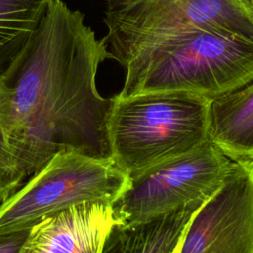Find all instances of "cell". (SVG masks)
<instances>
[{
    "label": "cell",
    "mask_w": 253,
    "mask_h": 253,
    "mask_svg": "<svg viewBox=\"0 0 253 253\" xmlns=\"http://www.w3.org/2000/svg\"><path fill=\"white\" fill-rule=\"evenodd\" d=\"M108 45L62 0H50L29 40L0 76V125L25 178L57 152L113 160V98L96 87Z\"/></svg>",
    "instance_id": "1"
},
{
    "label": "cell",
    "mask_w": 253,
    "mask_h": 253,
    "mask_svg": "<svg viewBox=\"0 0 253 253\" xmlns=\"http://www.w3.org/2000/svg\"><path fill=\"white\" fill-rule=\"evenodd\" d=\"M111 58L126 70L119 97L187 92L214 100L253 81V42L207 30H108Z\"/></svg>",
    "instance_id": "2"
},
{
    "label": "cell",
    "mask_w": 253,
    "mask_h": 253,
    "mask_svg": "<svg viewBox=\"0 0 253 253\" xmlns=\"http://www.w3.org/2000/svg\"><path fill=\"white\" fill-rule=\"evenodd\" d=\"M113 160L129 178L185 155L210 140L211 100L187 92L113 97Z\"/></svg>",
    "instance_id": "3"
},
{
    "label": "cell",
    "mask_w": 253,
    "mask_h": 253,
    "mask_svg": "<svg viewBox=\"0 0 253 253\" xmlns=\"http://www.w3.org/2000/svg\"><path fill=\"white\" fill-rule=\"evenodd\" d=\"M129 182L114 160L59 151L2 205L0 232L31 228L41 219L81 203L112 205Z\"/></svg>",
    "instance_id": "4"
},
{
    "label": "cell",
    "mask_w": 253,
    "mask_h": 253,
    "mask_svg": "<svg viewBox=\"0 0 253 253\" xmlns=\"http://www.w3.org/2000/svg\"><path fill=\"white\" fill-rule=\"evenodd\" d=\"M231 160L211 139L195 150L130 178L111 205L116 222L149 219L206 202L221 186Z\"/></svg>",
    "instance_id": "5"
},
{
    "label": "cell",
    "mask_w": 253,
    "mask_h": 253,
    "mask_svg": "<svg viewBox=\"0 0 253 253\" xmlns=\"http://www.w3.org/2000/svg\"><path fill=\"white\" fill-rule=\"evenodd\" d=\"M108 30H207L253 42V0H106Z\"/></svg>",
    "instance_id": "6"
},
{
    "label": "cell",
    "mask_w": 253,
    "mask_h": 253,
    "mask_svg": "<svg viewBox=\"0 0 253 253\" xmlns=\"http://www.w3.org/2000/svg\"><path fill=\"white\" fill-rule=\"evenodd\" d=\"M180 253H253V164L231 161L189 220Z\"/></svg>",
    "instance_id": "7"
},
{
    "label": "cell",
    "mask_w": 253,
    "mask_h": 253,
    "mask_svg": "<svg viewBox=\"0 0 253 253\" xmlns=\"http://www.w3.org/2000/svg\"><path fill=\"white\" fill-rule=\"evenodd\" d=\"M114 222L109 204L90 202L74 205L31 227L21 252L100 253Z\"/></svg>",
    "instance_id": "8"
},
{
    "label": "cell",
    "mask_w": 253,
    "mask_h": 253,
    "mask_svg": "<svg viewBox=\"0 0 253 253\" xmlns=\"http://www.w3.org/2000/svg\"><path fill=\"white\" fill-rule=\"evenodd\" d=\"M204 203H192L141 221H115L100 253H172L192 215Z\"/></svg>",
    "instance_id": "9"
},
{
    "label": "cell",
    "mask_w": 253,
    "mask_h": 253,
    "mask_svg": "<svg viewBox=\"0 0 253 253\" xmlns=\"http://www.w3.org/2000/svg\"><path fill=\"white\" fill-rule=\"evenodd\" d=\"M210 139L231 161L253 164V81L211 101Z\"/></svg>",
    "instance_id": "10"
},
{
    "label": "cell",
    "mask_w": 253,
    "mask_h": 253,
    "mask_svg": "<svg viewBox=\"0 0 253 253\" xmlns=\"http://www.w3.org/2000/svg\"><path fill=\"white\" fill-rule=\"evenodd\" d=\"M50 0H0V76L23 48Z\"/></svg>",
    "instance_id": "11"
},
{
    "label": "cell",
    "mask_w": 253,
    "mask_h": 253,
    "mask_svg": "<svg viewBox=\"0 0 253 253\" xmlns=\"http://www.w3.org/2000/svg\"><path fill=\"white\" fill-rule=\"evenodd\" d=\"M24 179L25 176L18 166L7 132L0 125V194L8 199Z\"/></svg>",
    "instance_id": "12"
},
{
    "label": "cell",
    "mask_w": 253,
    "mask_h": 253,
    "mask_svg": "<svg viewBox=\"0 0 253 253\" xmlns=\"http://www.w3.org/2000/svg\"><path fill=\"white\" fill-rule=\"evenodd\" d=\"M30 229L0 232V253H20Z\"/></svg>",
    "instance_id": "13"
},
{
    "label": "cell",
    "mask_w": 253,
    "mask_h": 253,
    "mask_svg": "<svg viewBox=\"0 0 253 253\" xmlns=\"http://www.w3.org/2000/svg\"><path fill=\"white\" fill-rule=\"evenodd\" d=\"M186 227H187V226H186ZM185 231H186V228H185L184 232L182 233V235H181V237H180V239H179V241H178V243H177V245H176V247L174 248V250H173V252H172V253H180V248H181V245H182L183 240H184Z\"/></svg>",
    "instance_id": "14"
},
{
    "label": "cell",
    "mask_w": 253,
    "mask_h": 253,
    "mask_svg": "<svg viewBox=\"0 0 253 253\" xmlns=\"http://www.w3.org/2000/svg\"><path fill=\"white\" fill-rule=\"evenodd\" d=\"M7 200L6 197H4L2 194H0V208L2 207V205L5 203V201Z\"/></svg>",
    "instance_id": "15"
},
{
    "label": "cell",
    "mask_w": 253,
    "mask_h": 253,
    "mask_svg": "<svg viewBox=\"0 0 253 253\" xmlns=\"http://www.w3.org/2000/svg\"><path fill=\"white\" fill-rule=\"evenodd\" d=\"M20 253H24V252H20Z\"/></svg>",
    "instance_id": "16"
}]
</instances>
